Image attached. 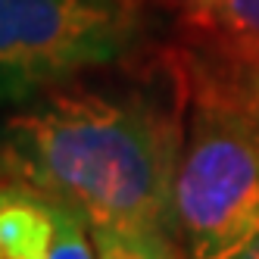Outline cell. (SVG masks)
I'll list each match as a JSON object with an SVG mask.
<instances>
[{
	"label": "cell",
	"instance_id": "cell-3",
	"mask_svg": "<svg viewBox=\"0 0 259 259\" xmlns=\"http://www.w3.org/2000/svg\"><path fill=\"white\" fill-rule=\"evenodd\" d=\"M138 38V0H0V109L119 63Z\"/></svg>",
	"mask_w": 259,
	"mask_h": 259
},
{
	"label": "cell",
	"instance_id": "cell-5",
	"mask_svg": "<svg viewBox=\"0 0 259 259\" xmlns=\"http://www.w3.org/2000/svg\"><path fill=\"white\" fill-rule=\"evenodd\" d=\"M181 47L234 75H259V0H203L178 16Z\"/></svg>",
	"mask_w": 259,
	"mask_h": 259
},
{
	"label": "cell",
	"instance_id": "cell-7",
	"mask_svg": "<svg viewBox=\"0 0 259 259\" xmlns=\"http://www.w3.org/2000/svg\"><path fill=\"white\" fill-rule=\"evenodd\" d=\"M153 4H159L162 10H172L175 16H181V13H188V10H194L197 4H203V0H153Z\"/></svg>",
	"mask_w": 259,
	"mask_h": 259
},
{
	"label": "cell",
	"instance_id": "cell-2",
	"mask_svg": "<svg viewBox=\"0 0 259 259\" xmlns=\"http://www.w3.org/2000/svg\"><path fill=\"white\" fill-rule=\"evenodd\" d=\"M175 57L184 81L175 237L188 259H231L259 234V100L191 50Z\"/></svg>",
	"mask_w": 259,
	"mask_h": 259
},
{
	"label": "cell",
	"instance_id": "cell-1",
	"mask_svg": "<svg viewBox=\"0 0 259 259\" xmlns=\"http://www.w3.org/2000/svg\"><path fill=\"white\" fill-rule=\"evenodd\" d=\"M175 57V53H172ZM184 138V81L103 91L60 84L0 122V178L72 203L91 228L175 234L172 188Z\"/></svg>",
	"mask_w": 259,
	"mask_h": 259
},
{
	"label": "cell",
	"instance_id": "cell-8",
	"mask_svg": "<svg viewBox=\"0 0 259 259\" xmlns=\"http://www.w3.org/2000/svg\"><path fill=\"white\" fill-rule=\"evenodd\" d=\"M231 259H259V234H256L253 240H247V244L240 247Z\"/></svg>",
	"mask_w": 259,
	"mask_h": 259
},
{
	"label": "cell",
	"instance_id": "cell-4",
	"mask_svg": "<svg viewBox=\"0 0 259 259\" xmlns=\"http://www.w3.org/2000/svg\"><path fill=\"white\" fill-rule=\"evenodd\" d=\"M0 259H97L94 231L72 203L0 178Z\"/></svg>",
	"mask_w": 259,
	"mask_h": 259
},
{
	"label": "cell",
	"instance_id": "cell-6",
	"mask_svg": "<svg viewBox=\"0 0 259 259\" xmlns=\"http://www.w3.org/2000/svg\"><path fill=\"white\" fill-rule=\"evenodd\" d=\"M91 231H94L97 259H188L172 231L116 225H97Z\"/></svg>",
	"mask_w": 259,
	"mask_h": 259
}]
</instances>
